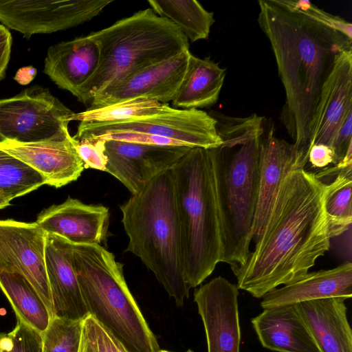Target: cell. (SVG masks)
Wrapping results in <instances>:
<instances>
[{"label":"cell","instance_id":"1","mask_svg":"<svg viewBox=\"0 0 352 352\" xmlns=\"http://www.w3.org/2000/svg\"><path fill=\"white\" fill-rule=\"evenodd\" d=\"M327 190V184L300 164L287 174L254 250L231 268L238 289L262 298L304 276L330 249Z\"/></svg>","mask_w":352,"mask_h":352},{"label":"cell","instance_id":"2","mask_svg":"<svg viewBox=\"0 0 352 352\" xmlns=\"http://www.w3.org/2000/svg\"><path fill=\"white\" fill-rule=\"evenodd\" d=\"M258 25L270 42L286 102L280 120L306 165L320 93L352 39L300 10L292 0L258 1Z\"/></svg>","mask_w":352,"mask_h":352},{"label":"cell","instance_id":"3","mask_svg":"<svg viewBox=\"0 0 352 352\" xmlns=\"http://www.w3.org/2000/svg\"><path fill=\"white\" fill-rule=\"evenodd\" d=\"M208 113L221 140L218 146L208 148L222 241L221 262L232 268L243 263L250 252L266 120L256 113L242 118Z\"/></svg>","mask_w":352,"mask_h":352},{"label":"cell","instance_id":"4","mask_svg":"<svg viewBox=\"0 0 352 352\" xmlns=\"http://www.w3.org/2000/svg\"><path fill=\"white\" fill-rule=\"evenodd\" d=\"M120 208L129 237L126 251L139 257L182 307L190 287L184 274L172 169L159 174Z\"/></svg>","mask_w":352,"mask_h":352},{"label":"cell","instance_id":"5","mask_svg":"<svg viewBox=\"0 0 352 352\" xmlns=\"http://www.w3.org/2000/svg\"><path fill=\"white\" fill-rule=\"evenodd\" d=\"M183 269L196 287L222 257V241L208 148L192 147L171 168Z\"/></svg>","mask_w":352,"mask_h":352},{"label":"cell","instance_id":"6","mask_svg":"<svg viewBox=\"0 0 352 352\" xmlns=\"http://www.w3.org/2000/svg\"><path fill=\"white\" fill-rule=\"evenodd\" d=\"M72 263L87 311L130 352H158L157 340L132 296L123 265L98 244H72Z\"/></svg>","mask_w":352,"mask_h":352},{"label":"cell","instance_id":"7","mask_svg":"<svg viewBox=\"0 0 352 352\" xmlns=\"http://www.w3.org/2000/svg\"><path fill=\"white\" fill-rule=\"evenodd\" d=\"M89 35L99 46L100 60L82 90L80 102L85 104L108 85L189 50L188 39L180 29L151 8Z\"/></svg>","mask_w":352,"mask_h":352},{"label":"cell","instance_id":"8","mask_svg":"<svg viewBox=\"0 0 352 352\" xmlns=\"http://www.w3.org/2000/svg\"><path fill=\"white\" fill-rule=\"evenodd\" d=\"M74 112L50 91L34 85L0 100V142H34L70 135Z\"/></svg>","mask_w":352,"mask_h":352},{"label":"cell","instance_id":"9","mask_svg":"<svg viewBox=\"0 0 352 352\" xmlns=\"http://www.w3.org/2000/svg\"><path fill=\"white\" fill-rule=\"evenodd\" d=\"M118 133L153 135L186 146L204 148L216 147L221 143L216 130V121L208 113L197 109H174L169 105L160 112L119 122H80L73 137L82 140Z\"/></svg>","mask_w":352,"mask_h":352},{"label":"cell","instance_id":"10","mask_svg":"<svg viewBox=\"0 0 352 352\" xmlns=\"http://www.w3.org/2000/svg\"><path fill=\"white\" fill-rule=\"evenodd\" d=\"M112 0H0V22L29 39L91 20Z\"/></svg>","mask_w":352,"mask_h":352},{"label":"cell","instance_id":"11","mask_svg":"<svg viewBox=\"0 0 352 352\" xmlns=\"http://www.w3.org/2000/svg\"><path fill=\"white\" fill-rule=\"evenodd\" d=\"M47 233L35 222L0 220V272L19 273L37 292L54 317L45 249Z\"/></svg>","mask_w":352,"mask_h":352},{"label":"cell","instance_id":"12","mask_svg":"<svg viewBox=\"0 0 352 352\" xmlns=\"http://www.w3.org/2000/svg\"><path fill=\"white\" fill-rule=\"evenodd\" d=\"M190 50L143 68L108 85L92 98L90 108L146 99L168 104L173 100L188 66Z\"/></svg>","mask_w":352,"mask_h":352},{"label":"cell","instance_id":"13","mask_svg":"<svg viewBox=\"0 0 352 352\" xmlns=\"http://www.w3.org/2000/svg\"><path fill=\"white\" fill-rule=\"evenodd\" d=\"M105 172L118 179L133 195L153 178L171 168L191 148L104 140Z\"/></svg>","mask_w":352,"mask_h":352},{"label":"cell","instance_id":"14","mask_svg":"<svg viewBox=\"0 0 352 352\" xmlns=\"http://www.w3.org/2000/svg\"><path fill=\"white\" fill-rule=\"evenodd\" d=\"M238 289L236 285L217 276L195 290L194 301L204 327L208 352H240Z\"/></svg>","mask_w":352,"mask_h":352},{"label":"cell","instance_id":"15","mask_svg":"<svg viewBox=\"0 0 352 352\" xmlns=\"http://www.w3.org/2000/svg\"><path fill=\"white\" fill-rule=\"evenodd\" d=\"M0 149L34 169L45 184L56 188L76 180L85 169L71 135L28 143L6 140L0 142Z\"/></svg>","mask_w":352,"mask_h":352},{"label":"cell","instance_id":"16","mask_svg":"<svg viewBox=\"0 0 352 352\" xmlns=\"http://www.w3.org/2000/svg\"><path fill=\"white\" fill-rule=\"evenodd\" d=\"M109 219L108 208L69 197L62 204L43 210L35 223L46 233L72 244L100 245L107 236Z\"/></svg>","mask_w":352,"mask_h":352},{"label":"cell","instance_id":"17","mask_svg":"<svg viewBox=\"0 0 352 352\" xmlns=\"http://www.w3.org/2000/svg\"><path fill=\"white\" fill-rule=\"evenodd\" d=\"M274 131L272 126L265 127L261 141L258 194L252 230L254 242L266 225L285 177L297 164L305 167L294 144L278 138Z\"/></svg>","mask_w":352,"mask_h":352},{"label":"cell","instance_id":"18","mask_svg":"<svg viewBox=\"0 0 352 352\" xmlns=\"http://www.w3.org/2000/svg\"><path fill=\"white\" fill-rule=\"evenodd\" d=\"M100 60L99 46L88 34L51 45L45 58L43 72L58 87L69 91L80 101Z\"/></svg>","mask_w":352,"mask_h":352},{"label":"cell","instance_id":"19","mask_svg":"<svg viewBox=\"0 0 352 352\" xmlns=\"http://www.w3.org/2000/svg\"><path fill=\"white\" fill-rule=\"evenodd\" d=\"M45 263L54 317L83 320L89 314L73 267L72 243L47 233Z\"/></svg>","mask_w":352,"mask_h":352},{"label":"cell","instance_id":"20","mask_svg":"<svg viewBox=\"0 0 352 352\" xmlns=\"http://www.w3.org/2000/svg\"><path fill=\"white\" fill-rule=\"evenodd\" d=\"M351 111L352 50H349L338 56L322 87L313 124L311 148L318 144L331 148L336 133Z\"/></svg>","mask_w":352,"mask_h":352},{"label":"cell","instance_id":"21","mask_svg":"<svg viewBox=\"0 0 352 352\" xmlns=\"http://www.w3.org/2000/svg\"><path fill=\"white\" fill-rule=\"evenodd\" d=\"M351 297L352 263L344 262L333 269L307 273L269 292L263 296L261 306L267 309L327 298L346 300Z\"/></svg>","mask_w":352,"mask_h":352},{"label":"cell","instance_id":"22","mask_svg":"<svg viewBox=\"0 0 352 352\" xmlns=\"http://www.w3.org/2000/svg\"><path fill=\"white\" fill-rule=\"evenodd\" d=\"M251 322L265 349L276 352H320L295 305L263 309Z\"/></svg>","mask_w":352,"mask_h":352},{"label":"cell","instance_id":"23","mask_svg":"<svg viewBox=\"0 0 352 352\" xmlns=\"http://www.w3.org/2000/svg\"><path fill=\"white\" fill-rule=\"evenodd\" d=\"M345 300L327 298L296 304L320 352H352Z\"/></svg>","mask_w":352,"mask_h":352},{"label":"cell","instance_id":"24","mask_svg":"<svg viewBox=\"0 0 352 352\" xmlns=\"http://www.w3.org/2000/svg\"><path fill=\"white\" fill-rule=\"evenodd\" d=\"M226 69L210 57L199 58L190 54L183 80L172 100L173 108H208L218 100Z\"/></svg>","mask_w":352,"mask_h":352},{"label":"cell","instance_id":"25","mask_svg":"<svg viewBox=\"0 0 352 352\" xmlns=\"http://www.w3.org/2000/svg\"><path fill=\"white\" fill-rule=\"evenodd\" d=\"M0 289L12 305L16 319L43 334L52 316L30 283L19 273L0 272Z\"/></svg>","mask_w":352,"mask_h":352},{"label":"cell","instance_id":"26","mask_svg":"<svg viewBox=\"0 0 352 352\" xmlns=\"http://www.w3.org/2000/svg\"><path fill=\"white\" fill-rule=\"evenodd\" d=\"M158 16L176 25L191 43L208 37L214 22V13L195 0H149Z\"/></svg>","mask_w":352,"mask_h":352},{"label":"cell","instance_id":"27","mask_svg":"<svg viewBox=\"0 0 352 352\" xmlns=\"http://www.w3.org/2000/svg\"><path fill=\"white\" fill-rule=\"evenodd\" d=\"M352 166L346 167L327 184L324 207L330 239L352 225Z\"/></svg>","mask_w":352,"mask_h":352},{"label":"cell","instance_id":"28","mask_svg":"<svg viewBox=\"0 0 352 352\" xmlns=\"http://www.w3.org/2000/svg\"><path fill=\"white\" fill-rule=\"evenodd\" d=\"M45 184L34 169L0 149V196L11 201Z\"/></svg>","mask_w":352,"mask_h":352},{"label":"cell","instance_id":"29","mask_svg":"<svg viewBox=\"0 0 352 352\" xmlns=\"http://www.w3.org/2000/svg\"><path fill=\"white\" fill-rule=\"evenodd\" d=\"M168 106L155 100L136 99L98 108L89 107L82 112L74 113L72 120L86 124L115 123L153 114Z\"/></svg>","mask_w":352,"mask_h":352},{"label":"cell","instance_id":"30","mask_svg":"<svg viewBox=\"0 0 352 352\" xmlns=\"http://www.w3.org/2000/svg\"><path fill=\"white\" fill-rule=\"evenodd\" d=\"M83 320L52 318L42 334L43 352H79Z\"/></svg>","mask_w":352,"mask_h":352},{"label":"cell","instance_id":"31","mask_svg":"<svg viewBox=\"0 0 352 352\" xmlns=\"http://www.w3.org/2000/svg\"><path fill=\"white\" fill-rule=\"evenodd\" d=\"M83 324L96 352H130L91 315L84 319ZM158 352L171 351L161 349Z\"/></svg>","mask_w":352,"mask_h":352},{"label":"cell","instance_id":"32","mask_svg":"<svg viewBox=\"0 0 352 352\" xmlns=\"http://www.w3.org/2000/svg\"><path fill=\"white\" fill-rule=\"evenodd\" d=\"M8 336L10 340L8 352H43L42 334L19 320Z\"/></svg>","mask_w":352,"mask_h":352},{"label":"cell","instance_id":"33","mask_svg":"<svg viewBox=\"0 0 352 352\" xmlns=\"http://www.w3.org/2000/svg\"><path fill=\"white\" fill-rule=\"evenodd\" d=\"M74 139L76 151L85 168L104 171L107 162L104 155L105 141L98 138L82 140H77L74 138Z\"/></svg>","mask_w":352,"mask_h":352},{"label":"cell","instance_id":"34","mask_svg":"<svg viewBox=\"0 0 352 352\" xmlns=\"http://www.w3.org/2000/svg\"><path fill=\"white\" fill-rule=\"evenodd\" d=\"M296 6L302 11L318 19L352 39V24L343 19L329 14L309 1H295Z\"/></svg>","mask_w":352,"mask_h":352},{"label":"cell","instance_id":"35","mask_svg":"<svg viewBox=\"0 0 352 352\" xmlns=\"http://www.w3.org/2000/svg\"><path fill=\"white\" fill-rule=\"evenodd\" d=\"M333 164L342 162L349 150L352 149V111L346 116L333 138Z\"/></svg>","mask_w":352,"mask_h":352},{"label":"cell","instance_id":"36","mask_svg":"<svg viewBox=\"0 0 352 352\" xmlns=\"http://www.w3.org/2000/svg\"><path fill=\"white\" fill-rule=\"evenodd\" d=\"M102 140H113L126 142L155 145L186 146L177 141L157 135L138 133H118L97 138ZM95 139V138H94Z\"/></svg>","mask_w":352,"mask_h":352},{"label":"cell","instance_id":"37","mask_svg":"<svg viewBox=\"0 0 352 352\" xmlns=\"http://www.w3.org/2000/svg\"><path fill=\"white\" fill-rule=\"evenodd\" d=\"M333 154L331 147L324 144H314L308 154V161L311 167L323 169L333 164Z\"/></svg>","mask_w":352,"mask_h":352},{"label":"cell","instance_id":"38","mask_svg":"<svg viewBox=\"0 0 352 352\" xmlns=\"http://www.w3.org/2000/svg\"><path fill=\"white\" fill-rule=\"evenodd\" d=\"M12 47V35L6 26L0 24V81L5 78L10 60Z\"/></svg>","mask_w":352,"mask_h":352},{"label":"cell","instance_id":"39","mask_svg":"<svg viewBox=\"0 0 352 352\" xmlns=\"http://www.w3.org/2000/svg\"><path fill=\"white\" fill-rule=\"evenodd\" d=\"M344 259L345 262L351 263V227L342 234L330 239V246Z\"/></svg>","mask_w":352,"mask_h":352},{"label":"cell","instance_id":"40","mask_svg":"<svg viewBox=\"0 0 352 352\" xmlns=\"http://www.w3.org/2000/svg\"><path fill=\"white\" fill-rule=\"evenodd\" d=\"M36 74V69L32 66H28L19 69L14 78L21 85H27L34 78Z\"/></svg>","mask_w":352,"mask_h":352},{"label":"cell","instance_id":"41","mask_svg":"<svg viewBox=\"0 0 352 352\" xmlns=\"http://www.w3.org/2000/svg\"><path fill=\"white\" fill-rule=\"evenodd\" d=\"M79 352H96L94 344L88 336L83 324L81 343Z\"/></svg>","mask_w":352,"mask_h":352},{"label":"cell","instance_id":"42","mask_svg":"<svg viewBox=\"0 0 352 352\" xmlns=\"http://www.w3.org/2000/svg\"><path fill=\"white\" fill-rule=\"evenodd\" d=\"M10 346V340L8 333L0 331V352H8Z\"/></svg>","mask_w":352,"mask_h":352},{"label":"cell","instance_id":"43","mask_svg":"<svg viewBox=\"0 0 352 352\" xmlns=\"http://www.w3.org/2000/svg\"><path fill=\"white\" fill-rule=\"evenodd\" d=\"M10 201L0 196V209L4 208L10 205Z\"/></svg>","mask_w":352,"mask_h":352},{"label":"cell","instance_id":"44","mask_svg":"<svg viewBox=\"0 0 352 352\" xmlns=\"http://www.w3.org/2000/svg\"><path fill=\"white\" fill-rule=\"evenodd\" d=\"M186 352H194L193 351H192L191 349H188L187 350Z\"/></svg>","mask_w":352,"mask_h":352}]
</instances>
